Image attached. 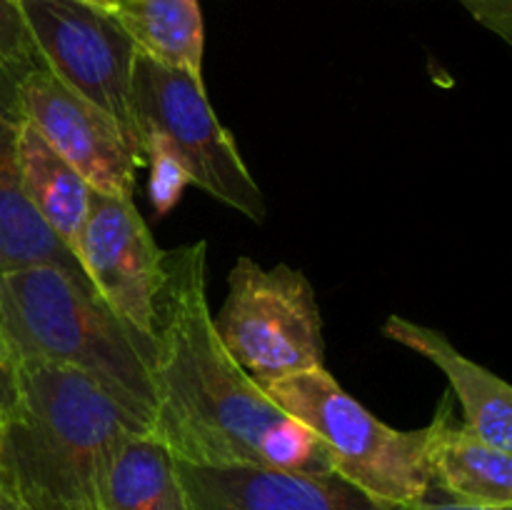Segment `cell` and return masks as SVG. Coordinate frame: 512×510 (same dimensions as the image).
<instances>
[{"label": "cell", "instance_id": "6da1fadb", "mask_svg": "<svg viewBox=\"0 0 512 510\" xmlns=\"http://www.w3.org/2000/svg\"><path fill=\"white\" fill-rule=\"evenodd\" d=\"M208 243L165 250L155 298L150 433L193 465L333 473L325 445L238 368L213 328Z\"/></svg>", "mask_w": 512, "mask_h": 510}, {"label": "cell", "instance_id": "7a4b0ae2", "mask_svg": "<svg viewBox=\"0 0 512 510\" xmlns=\"http://www.w3.org/2000/svg\"><path fill=\"white\" fill-rule=\"evenodd\" d=\"M15 383V403L0 423V473L23 495L95 510L115 450L150 428L73 368L18 360Z\"/></svg>", "mask_w": 512, "mask_h": 510}, {"label": "cell", "instance_id": "3957f363", "mask_svg": "<svg viewBox=\"0 0 512 510\" xmlns=\"http://www.w3.org/2000/svg\"><path fill=\"white\" fill-rule=\"evenodd\" d=\"M0 335L13 363L45 360L78 370L153 425V343L103 303L88 275L60 265L0 273Z\"/></svg>", "mask_w": 512, "mask_h": 510}, {"label": "cell", "instance_id": "277c9868", "mask_svg": "<svg viewBox=\"0 0 512 510\" xmlns=\"http://www.w3.org/2000/svg\"><path fill=\"white\" fill-rule=\"evenodd\" d=\"M263 393L305 425L328 450L333 473L365 495L403 508L428 495V428H390L325 368L265 385Z\"/></svg>", "mask_w": 512, "mask_h": 510}, {"label": "cell", "instance_id": "5b68a950", "mask_svg": "<svg viewBox=\"0 0 512 510\" xmlns=\"http://www.w3.org/2000/svg\"><path fill=\"white\" fill-rule=\"evenodd\" d=\"M213 328L230 358L260 390L290 375L325 368L318 298L310 280L290 265L268 270L253 258H238Z\"/></svg>", "mask_w": 512, "mask_h": 510}, {"label": "cell", "instance_id": "8992f818", "mask_svg": "<svg viewBox=\"0 0 512 510\" xmlns=\"http://www.w3.org/2000/svg\"><path fill=\"white\" fill-rule=\"evenodd\" d=\"M133 115L138 143L155 140L185 170L190 183L245 218L263 223L265 198L233 135L215 115L200 78L145 53L133 63Z\"/></svg>", "mask_w": 512, "mask_h": 510}, {"label": "cell", "instance_id": "52a82bcc", "mask_svg": "<svg viewBox=\"0 0 512 510\" xmlns=\"http://www.w3.org/2000/svg\"><path fill=\"white\" fill-rule=\"evenodd\" d=\"M35 58L73 93L110 115L138 143L133 115L135 43L108 8L83 0H15Z\"/></svg>", "mask_w": 512, "mask_h": 510}, {"label": "cell", "instance_id": "ba28073f", "mask_svg": "<svg viewBox=\"0 0 512 510\" xmlns=\"http://www.w3.org/2000/svg\"><path fill=\"white\" fill-rule=\"evenodd\" d=\"M15 100L20 115L95 193L133 198L143 153L105 110L73 93L40 63L15 78Z\"/></svg>", "mask_w": 512, "mask_h": 510}, {"label": "cell", "instance_id": "9c48e42d", "mask_svg": "<svg viewBox=\"0 0 512 510\" xmlns=\"http://www.w3.org/2000/svg\"><path fill=\"white\" fill-rule=\"evenodd\" d=\"M165 250L125 195L95 193L78 243V263L103 303L140 338L153 343L155 298Z\"/></svg>", "mask_w": 512, "mask_h": 510}, {"label": "cell", "instance_id": "30bf717a", "mask_svg": "<svg viewBox=\"0 0 512 510\" xmlns=\"http://www.w3.org/2000/svg\"><path fill=\"white\" fill-rule=\"evenodd\" d=\"M190 510H410L370 498L335 473L263 465H193L175 458Z\"/></svg>", "mask_w": 512, "mask_h": 510}, {"label": "cell", "instance_id": "8fae6325", "mask_svg": "<svg viewBox=\"0 0 512 510\" xmlns=\"http://www.w3.org/2000/svg\"><path fill=\"white\" fill-rule=\"evenodd\" d=\"M18 75H0V273L28 265H60L83 273L75 255L40 220L20 185V110L15 100Z\"/></svg>", "mask_w": 512, "mask_h": 510}, {"label": "cell", "instance_id": "7c38bea8", "mask_svg": "<svg viewBox=\"0 0 512 510\" xmlns=\"http://www.w3.org/2000/svg\"><path fill=\"white\" fill-rule=\"evenodd\" d=\"M385 335L415 350L448 375L463 408V423L495 448L512 453V388L500 375L465 358L440 330L390 315Z\"/></svg>", "mask_w": 512, "mask_h": 510}, {"label": "cell", "instance_id": "4fadbf2b", "mask_svg": "<svg viewBox=\"0 0 512 510\" xmlns=\"http://www.w3.org/2000/svg\"><path fill=\"white\" fill-rule=\"evenodd\" d=\"M430 490L458 503L512 505V453L495 448L453 418L450 398L428 425Z\"/></svg>", "mask_w": 512, "mask_h": 510}, {"label": "cell", "instance_id": "5bb4252c", "mask_svg": "<svg viewBox=\"0 0 512 510\" xmlns=\"http://www.w3.org/2000/svg\"><path fill=\"white\" fill-rule=\"evenodd\" d=\"M18 170L28 203L78 260L80 233L88 220L93 188L23 115L18 123Z\"/></svg>", "mask_w": 512, "mask_h": 510}, {"label": "cell", "instance_id": "9a60e30c", "mask_svg": "<svg viewBox=\"0 0 512 510\" xmlns=\"http://www.w3.org/2000/svg\"><path fill=\"white\" fill-rule=\"evenodd\" d=\"M95 510H190L168 445L150 430L130 435L105 468Z\"/></svg>", "mask_w": 512, "mask_h": 510}, {"label": "cell", "instance_id": "2e32d148", "mask_svg": "<svg viewBox=\"0 0 512 510\" xmlns=\"http://www.w3.org/2000/svg\"><path fill=\"white\" fill-rule=\"evenodd\" d=\"M110 13L140 53L203 80V15L198 0H110Z\"/></svg>", "mask_w": 512, "mask_h": 510}, {"label": "cell", "instance_id": "e0dca14e", "mask_svg": "<svg viewBox=\"0 0 512 510\" xmlns=\"http://www.w3.org/2000/svg\"><path fill=\"white\" fill-rule=\"evenodd\" d=\"M140 153H143V158H148L150 163V203H153L155 213L165 215L168 210H173L175 205H178L185 185L190 183L188 175L180 168L178 160H175L163 145L155 143V140H143V143H140Z\"/></svg>", "mask_w": 512, "mask_h": 510}, {"label": "cell", "instance_id": "ac0fdd59", "mask_svg": "<svg viewBox=\"0 0 512 510\" xmlns=\"http://www.w3.org/2000/svg\"><path fill=\"white\" fill-rule=\"evenodd\" d=\"M38 63L15 0H0V75H18Z\"/></svg>", "mask_w": 512, "mask_h": 510}, {"label": "cell", "instance_id": "d6986e66", "mask_svg": "<svg viewBox=\"0 0 512 510\" xmlns=\"http://www.w3.org/2000/svg\"><path fill=\"white\" fill-rule=\"evenodd\" d=\"M475 20L498 33L505 43L512 40V0H460Z\"/></svg>", "mask_w": 512, "mask_h": 510}, {"label": "cell", "instance_id": "ffe728a7", "mask_svg": "<svg viewBox=\"0 0 512 510\" xmlns=\"http://www.w3.org/2000/svg\"><path fill=\"white\" fill-rule=\"evenodd\" d=\"M15 393H18V383H15V363L10 358L5 340L0 335V423L5 415L10 413L15 403Z\"/></svg>", "mask_w": 512, "mask_h": 510}, {"label": "cell", "instance_id": "44dd1931", "mask_svg": "<svg viewBox=\"0 0 512 510\" xmlns=\"http://www.w3.org/2000/svg\"><path fill=\"white\" fill-rule=\"evenodd\" d=\"M410 510H512V505H473V503H458V500H450L445 495L428 490L420 503L410 505Z\"/></svg>", "mask_w": 512, "mask_h": 510}, {"label": "cell", "instance_id": "7402d4cb", "mask_svg": "<svg viewBox=\"0 0 512 510\" xmlns=\"http://www.w3.org/2000/svg\"><path fill=\"white\" fill-rule=\"evenodd\" d=\"M0 510H30L20 490L0 473Z\"/></svg>", "mask_w": 512, "mask_h": 510}, {"label": "cell", "instance_id": "603a6c76", "mask_svg": "<svg viewBox=\"0 0 512 510\" xmlns=\"http://www.w3.org/2000/svg\"><path fill=\"white\" fill-rule=\"evenodd\" d=\"M23 498H25V503H28L30 510H83V508H75V505L60 503V500L45 498V495H23Z\"/></svg>", "mask_w": 512, "mask_h": 510}, {"label": "cell", "instance_id": "cb8c5ba5", "mask_svg": "<svg viewBox=\"0 0 512 510\" xmlns=\"http://www.w3.org/2000/svg\"><path fill=\"white\" fill-rule=\"evenodd\" d=\"M83 3L98 5V8H108L110 10V0H83Z\"/></svg>", "mask_w": 512, "mask_h": 510}]
</instances>
